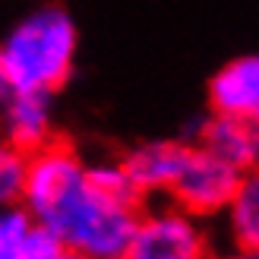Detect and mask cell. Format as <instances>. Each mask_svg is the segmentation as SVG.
<instances>
[{
  "mask_svg": "<svg viewBox=\"0 0 259 259\" xmlns=\"http://www.w3.org/2000/svg\"><path fill=\"white\" fill-rule=\"evenodd\" d=\"M22 205L67 250L92 259H123L142 215L123 161H85L57 139L29 155Z\"/></svg>",
  "mask_w": 259,
  "mask_h": 259,
  "instance_id": "cell-1",
  "label": "cell"
},
{
  "mask_svg": "<svg viewBox=\"0 0 259 259\" xmlns=\"http://www.w3.org/2000/svg\"><path fill=\"white\" fill-rule=\"evenodd\" d=\"M79 32L67 10L38 7L0 41V76L10 92L51 95L70 79Z\"/></svg>",
  "mask_w": 259,
  "mask_h": 259,
  "instance_id": "cell-2",
  "label": "cell"
},
{
  "mask_svg": "<svg viewBox=\"0 0 259 259\" xmlns=\"http://www.w3.org/2000/svg\"><path fill=\"white\" fill-rule=\"evenodd\" d=\"M205 247L199 215L167 202L139 215L123 259H205Z\"/></svg>",
  "mask_w": 259,
  "mask_h": 259,
  "instance_id": "cell-3",
  "label": "cell"
},
{
  "mask_svg": "<svg viewBox=\"0 0 259 259\" xmlns=\"http://www.w3.org/2000/svg\"><path fill=\"white\" fill-rule=\"evenodd\" d=\"M240 180H243V171L222 161L209 149H202L199 142H190V152H187L184 164H180V174L167 196L180 209H187L199 218L225 215L228 202L234 199V193L240 187Z\"/></svg>",
  "mask_w": 259,
  "mask_h": 259,
  "instance_id": "cell-4",
  "label": "cell"
},
{
  "mask_svg": "<svg viewBox=\"0 0 259 259\" xmlns=\"http://www.w3.org/2000/svg\"><path fill=\"white\" fill-rule=\"evenodd\" d=\"M0 136L19 152L32 155L54 142V111L51 95L7 92L0 101Z\"/></svg>",
  "mask_w": 259,
  "mask_h": 259,
  "instance_id": "cell-5",
  "label": "cell"
},
{
  "mask_svg": "<svg viewBox=\"0 0 259 259\" xmlns=\"http://www.w3.org/2000/svg\"><path fill=\"white\" fill-rule=\"evenodd\" d=\"M209 105L215 114L240 117L259 126V54L228 60L209 82Z\"/></svg>",
  "mask_w": 259,
  "mask_h": 259,
  "instance_id": "cell-6",
  "label": "cell"
},
{
  "mask_svg": "<svg viewBox=\"0 0 259 259\" xmlns=\"http://www.w3.org/2000/svg\"><path fill=\"white\" fill-rule=\"evenodd\" d=\"M187 152H190V142L184 139H152V142L130 149L120 161H123L126 177L139 190V196H146V193H171Z\"/></svg>",
  "mask_w": 259,
  "mask_h": 259,
  "instance_id": "cell-7",
  "label": "cell"
},
{
  "mask_svg": "<svg viewBox=\"0 0 259 259\" xmlns=\"http://www.w3.org/2000/svg\"><path fill=\"white\" fill-rule=\"evenodd\" d=\"M196 142L209 149L222 161L234 164L237 171H253L259 167V126L240 117H228V114H212V120L199 126Z\"/></svg>",
  "mask_w": 259,
  "mask_h": 259,
  "instance_id": "cell-8",
  "label": "cell"
},
{
  "mask_svg": "<svg viewBox=\"0 0 259 259\" xmlns=\"http://www.w3.org/2000/svg\"><path fill=\"white\" fill-rule=\"evenodd\" d=\"M63 243L19 205H0V259H54Z\"/></svg>",
  "mask_w": 259,
  "mask_h": 259,
  "instance_id": "cell-9",
  "label": "cell"
},
{
  "mask_svg": "<svg viewBox=\"0 0 259 259\" xmlns=\"http://www.w3.org/2000/svg\"><path fill=\"white\" fill-rule=\"evenodd\" d=\"M225 228L237 253L259 256V167L243 174L234 199L225 209Z\"/></svg>",
  "mask_w": 259,
  "mask_h": 259,
  "instance_id": "cell-10",
  "label": "cell"
},
{
  "mask_svg": "<svg viewBox=\"0 0 259 259\" xmlns=\"http://www.w3.org/2000/svg\"><path fill=\"white\" fill-rule=\"evenodd\" d=\"M29 155L0 136V205H19L25 193Z\"/></svg>",
  "mask_w": 259,
  "mask_h": 259,
  "instance_id": "cell-11",
  "label": "cell"
},
{
  "mask_svg": "<svg viewBox=\"0 0 259 259\" xmlns=\"http://www.w3.org/2000/svg\"><path fill=\"white\" fill-rule=\"evenodd\" d=\"M54 259H92V256H85V253H76V250H67V247H63Z\"/></svg>",
  "mask_w": 259,
  "mask_h": 259,
  "instance_id": "cell-12",
  "label": "cell"
},
{
  "mask_svg": "<svg viewBox=\"0 0 259 259\" xmlns=\"http://www.w3.org/2000/svg\"><path fill=\"white\" fill-rule=\"evenodd\" d=\"M228 259H259V256H250V253H234V256H228Z\"/></svg>",
  "mask_w": 259,
  "mask_h": 259,
  "instance_id": "cell-13",
  "label": "cell"
},
{
  "mask_svg": "<svg viewBox=\"0 0 259 259\" xmlns=\"http://www.w3.org/2000/svg\"><path fill=\"white\" fill-rule=\"evenodd\" d=\"M7 92H10V89L4 85V76H0V101H4V95H7Z\"/></svg>",
  "mask_w": 259,
  "mask_h": 259,
  "instance_id": "cell-14",
  "label": "cell"
}]
</instances>
